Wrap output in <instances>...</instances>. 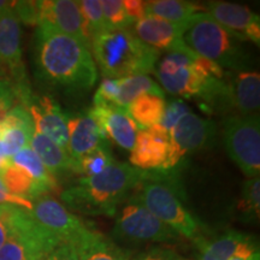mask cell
<instances>
[{"label":"cell","instance_id":"cell-1","mask_svg":"<svg viewBox=\"0 0 260 260\" xmlns=\"http://www.w3.org/2000/svg\"><path fill=\"white\" fill-rule=\"evenodd\" d=\"M35 65L41 80L68 89H89L98 79L90 48L44 24L35 32Z\"/></svg>","mask_w":260,"mask_h":260},{"label":"cell","instance_id":"cell-2","mask_svg":"<svg viewBox=\"0 0 260 260\" xmlns=\"http://www.w3.org/2000/svg\"><path fill=\"white\" fill-rule=\"evenodd\" d=\"M146 171L128 162L113 161L95 176L82 177L76 186L65 189L61 200L69 209L88 216H115L117 206L145 177Z\"/></svg>","mask_w":260,"mask_h":260},{"label":"cell","instance_id":"cell-3","mask_svg":"<svg viewBox=\"0 0 260 260\" xmlns=\"http://www.w3.org/2000/svg\"><path fill=\"white\" fill-rule=\"evenodd\" d=\"M178 172L146 171L145 177L132 191L129 198L139 201L155 218L195 242L201 235L200 222L186 206V193L178 180Z\"/></svg>","mask_w":260,"mask_h":260},{"label":"cell","instance_id":"cell-4","mask_svg":"<svg viewBox=\"0 0 260 260\" xmlns=\"http://www.w3.org/2000/svg\"><path fill=\"white\" fill-rule=\"evenodd\" d=\"M181 40L188 50L222 69L242 73L252 67L242 41L217 23L207 11L198 12L184 24Z\"/></svg>","mask_w":260,"mask_h":260},{"label":"cell","instance_id":"cell-5","mask_svg":"<svg viewBox=\"0 0 260 260\" xmlns=\"http://www.w3.org/2000/svg\"><path fill=\"white\" fill-rule=\"evenodd\" d=\"M90 50L105 79H123L154 73L159 51L141 42L130 30H115L94 38Z\"/></svg>","mask_w":260,"mask_h":260},{"label":"cell","instance_id":"cell-6","mask_svg":"<svg viewBox=\"0 0 260 260\" xmlns=\"http://www.w3.org/2000/svg\"><path fill=\"white\" fill-rule=\"evenodd\" d=\"M223 139L229 157L249 178L260 172V123L256 115H229L223 121Z\"/></svg>","mask_w":260,"mask_h":260},{"label":"cell","instance_id":"cell-7","mask_svg":"<svg viewBox=\"0 0 260 260\" xmlns=\"http://www.w3.org/2000/svg\"><path fill=\"white\" fill-rule=\"evenodd\" d=\"M216 136V125L210 119L187 113L170 130L169 151L160 171L178 172L189 155L209 147Z\"/></svg>","mask_w":260,"mask_h":260},{"label":"cell","instance_id":"cell-8","mask_svg":"<svg viewBox=\"0 0 260 260\" xmlns=\"http://www.w3.org/2000/svg\"><path fill=\"white\" fill-rule=\"evenodd\" d=\"M60 243L35 222L29 211L19 209L14 234L0 247V260H44Z\"/></svg>","mask_w":260,"mask_h":260},{"label":"cell","instance_id":"cell-9","mask_svg":"<svg viewBox=\"0 0 260 260\" xmlns=\"http://www.w3.org/2000/svg\"><path fill=\"white\" fill-rule=\"evenodd\" d=\"M123 209L117 214L113 235L128 241L170 242L177 239V234L146 209L142 204L128 198Z\"/></svg>","mask_w":260,"mask_h":260},{"label":"cell","instance_id":"cell-10","mask_svg":"<svg viewBox=\"0 0 260 260\" xmlns=\"http://www.w3.org/2000/svg\"><path fill=\"white\" fill-rule=\"evenodd\" d=\"M31 201L32 209L29 212L32 218L61 243L74 245L89 228L50 195H42Z\"/></svg>","mask_w":260,"mask_h":260},{"label":"cell","instance_id":"cell-11","mask_svg":"<svg viewBox=\"0 0 260 260\" xmlns=\"http://www.w3.org/2000/svg\"><path fill=\"white\" fill-rule=\"evenodd\" d=\"M105 146H110L109 139L90 110L68 116V154L73 160L74 172L84 155Z\"/></svg>","mask_w":260,"mask_h":260},{"label":"cell","instance_id":"cell-12","mask_svg":"<svg viewBox=\"0 0 260 260\" xmlns=\"http://www.w3.org/2000/svg\"><path fill=\"white\" fill-rule=\"evenodd\" d=\"M15 3V2H14ZM21 22L10 8L0 14V68L16 86H24Z\"/></svg>","mask_w":260,"mask_h":260},{"label":"cell","instance_id":"cell-13","mask_svg":"<svg viewBox=\"0 0 260 260\" xmlns=\"http://www.w3.org/2000/svg\"><path fill=\"white\" fill-rule=\"evenodd\" d=\"M209 14L217 23L243 41L260 42V18L246 6L226 2L207 3Z\"/></svg>","mask_w":260,"mask_h":260},{"label":"cell","instance_id":"cell-14","mask_svg":"<svg viewBox=\"0 0 260 260\" xmlns=\"http://www.w3.org/2000/svg\"><path fill=\"white\" fill-rule=\"evenodd\" d=\"M169 151V133L160 124L139 130L130 153V165L142 171H158L164 167Z\"/></svg>","mask_w":260,"mask_h":260},{"label":"cell","instance_id":"cell-15","mask_svg":"<svg viewBox=\"0 0 260 260\" xmlns=\"http://www.w3.org/2000/svg\"><path fill=\"white\" fill-rule=\"evenodd\" d=\"M38 25H48L63 34L82 41L88 46L86 37H84V21L77 2L41 0V2H38Z\"/></svg>","mask_w":260,"mask_h":260},{"label":"cell","instance_id":"cell-16","mask_svg":"<svg viewBox=\"0 0 260 260\" xmlns=\"http://www.w3.org/2000/svg\"><path fill=\"white\" fill-rule=\"evenodd\" d=\"M25 107L30 113L34 128L56 142L68 153V116L50 96L34 98L31 95Z\"/></svg>","mask_w":260,"mask_h":260},{"label":"cell","instance_id":"cell-17","mask_svg":"<svg viewBox=\"0 0 260 260\" xmlns=\"http://www.w3.org/2000/svg\"><path fill=\"white\" fill-rule=\"evenodd\" d=\"M229 112L235 115H255L260 105V75L256 71L230 73L224 76Z\"/></svg>","mask_w":260,"mask_h":260},{"label":"cell","instance_id":"cell-18","mask_svg":"<svg viewBox=\"0 0 260 260\" xmlns=\"http://www.w3.org/2000/svg\"><path fill=\"white\" fill-rule=\"evenodd\" d=\"M90 111L100 123L107 139L125 151L132 152L139 126L133 121L126 110L116 105H107L93 106Z\"/></svg>","mask_w":260,"mask_h":260},{"label":"cell","instance_id":"cell-19","mask_svg":"<svg viewBox=\"0 0 260 260\" xmlns=\"http://www.w3.org/2000/svg\"><path fill=\"white\" fill-rule=\"evenodd\" d=\"M32 132L34 122L27 107L22 104L15 105L0 121V144L8 158L29 146Z\"/></svg>","mask_w":260,"mask_h":260},{"label":"cell","instance_id":"cell-20","mask_svg":"<svg viewBox=\"0 0 260 260\" xmlns=\"http://www.w3.org/2000/svg\"><path fill=\"white\" fill-rule=\"evenodd\" d=\"M183 29L184 24L171 23L154 16H145L134 23L135 37L157 51L176 52Z\"/></svg>","mask_w":260,"mask_h":260},{"label":"cell","instance_id":"cell-21","mask_svg":"<svg viewBox=\"0 0 260 260\" xmlns=\"http://www.w3.org/2000/svg\"><path fill=\"white\" fill-rule=\"evenodd\" d=\"M73 246L79 260H130L128 251L90 228Z\"/></svg>","mask_w":260,"mask_h":260},{"label":"cell","instance_id":"cell-22","mask_svg":"<svg viewBox=\"0 0 260 260\" xmlns=\"http://www.w3.org/2000/svg\"><path fill=\"white\" fill-rule=\"evenodd\" d=\"M29 146L39 159L45 165V168L53 175H63L68 171H73V160H71L69 154L61 149L56 142L48 139L46 135L39 132L34 128Z\"/></svg>","mask_w":260,"mask_h":260},{"label":"cell","instance_id":"cell-23","mask_svg":"<svg viewBox=\"0 0 260 260\" xmlns=\"http://www.w3.org/2000/svg\"><path fill=\"white\" fill-rule=\"evenodd\" d=\"M165 96L145 93L136 98L126 107V112L136 124L148 129L161 122L165 111Z\"/></svg>","mask_w":260,"mask_h":260},{"label":"cell","instance_id":"cell-24","mask_svg":"<svg viewBox=\"0 0 260 260\" xmlns=\"http://www.w3.org/2000/svg\"><path fill=\"white\" fill-rule=\"evenodd\" d=\"M247 236L246 234L229 230L213 240L200 237L195 241L200 251L199 260H229L236 254L240 243L245 241Z\"/></svg>","mask_w":260,"mask_h":260},{"label":"cell","instance_id":"cell-25","mask_svg":"<svg viewBox=\"0 0 260 260\" xmlns=\"http://www.w3.org/2000/svg\"><path fill=\"white\" fill-rule=\"evenodd\" d=\"M200 11L201 6L183 0L145 2L146 16H154L175 24H186L195 14Z\"/></svg>","mask_w":260,"mask_h":260},{"label":"cell","instance_id":"cell-26","mask_svg":"<svg viewBox=\"0 0 260 260\" xmlns=\"http://www.w3.org/2000/svg\"><path fill=\"white\" fill-rule=\"evenodd\" d=\"M0 178L12 194L25 198V199L34 200L48 193L27 171L12 164L11 160L0 171Z\"/></svg>","mask_w":260,"mask_h":260},{"label":"cell","instance_id":"cell-27","mask_svg":"<svg viewBox=\"0 0 260 260\" xmlns=\"http://www.w3.org/2000/svg\"><path fill=\"white\" fill-rule=\"evenodd\" d=\"M119 90L116 100V106L126 110L130 103H133L136 98L145 93L157 94L165 96L164 90L157 82H154L147 75H134L118 79Z\"/></svg>","mask_w":260,"mask_h":260},{"label":"cell","instance_id":"cell-28","mask_svg":"<svg viewBox=\"0 0 260 260\" xmlns=\"http://www.w3.org/2000/svg\"><path fill=\"white\" fill-rule=\"evenodd\" d=\"M10 160L12 164L17 165V167L27 171L48 193L58 189L57 178L45 168V165L42 164V161L35 154V152L30 148V146L22 148Z\"/></svg>","mask_w":260,"mask_h":260},{"label":"cell","instance_id":"cell-29","mask_svg":"<svg viewBox=\"0 0 260 260\" xmlns=\"http://www.w3.org/2000/svg\"><path fill=\"white\" fill-rule=\"evenodd\" d=\"M84 21V37L90 48L93 39L111 31L104 16L100 0H82L77 2Z\"/></svg>","mask_w":260,"mask_h":260},{"label":"cell","instance_id":"cell-30","mask_svg":"<svg viewBox=\"0 0 260 260\" xmlns=\"http://www.w3.org/2000/svg\"><path fill=\"white\" fill-rule=\"evenodd\" d=\"M236 210L246 222H255L259 219L260 211V180L259 177L248 178L243 183L242 193L237 201Z\"/></svg>","mask_w":260,"mask_h":260},{"label":"cell","instance_id":"cell-31","mask_svg":"<svg viewBox=\"0 0 260 260\" xmlns=\"http://www.w3.org/2000/svg\"><path fill=\"white\" fill-rule=\"evenodd\" d=\"M115 161L111 152H110V146L100 147L92 152V153L84 155L81 160L77 162L75 172L81 174L83 177L95 176L109 168L112 162Z\"/></svg>","mask_w":260,"mask_h":260},{"label":"cell","instance_id":"cell-32","mask_svg":"<svg viewBox=\"0 0 260 260\" xmlns=\"http://www.w3.org/2000/svg\"><path fill=\"white\" fill-rule=\"evenodd\" d=\"M102 8L105 16L107 24L111 31L115 30H129L135 22L126 15L124 5L121 0H103Z\"/></svg>","mask_w":260,"mask_h":260},{"label":"cell","instance_id":"cell-33","mask_svg":"<svg viewBox=\"0 0 260 260\" xmlns=\"http://www.w3.org/2000/svg\"><path fill=\"white\" fill-rule=\"evenodd\" d=\"M189 107L182 100H171L165 105L164 116H162L161 122L159 123L170 134V130L180 122V119L187 113H189Z\"/></svg>","mask_w":260,"mask_h":260},{"label":"cell","instance_id":"cell-34","mask_svg":"<svg viewBox=\"0 0 260 260\" xmlns=\"http://www.w3.org/2000/svg\"><path fill=\"white\" fill-rule=\"evenodd\" d=\"M119 84L116 79H104L93 98L94 107L116 105Z\"/></svg>","mask_w":260,"mask_h":260},{"label":"cell","instance_id":"cell-35","mask_svg":"<svg viewBox=\"0 0 260 260\" xmlns=\"http://www.w3.org/2000/svg\"><path fill=\"white\" fill-rule=\"evenodd\" d=\"M18 212L19 207L0 205V247L14 234Z\"/></svg>","mask_w":260,"mask_h":260},{"label":"cell","instance_id":"cell-36","mask_svg":"<svg viewBox=\"0 0 260 260\" xmlns=\"http://www.w3.org/2000/svg\"><path fill=\"white\" fill-rule=\"evenodd\" d=\"M12 10L21 23L28 25H38V2H15Z\"/></svg>","mask_w":260,"mask_h":260},{"label":"cell","instance_id":"cell-37","mask_svg":"<svg viewBox=\"0 0 260 260\" xmlns=\"http://www.w3.org/2000/svg\"><path fill=\"white\" fill-rule=\"evenodd\" d=\"M0 205H8V206L19 207V209H23L27 211H31L32 209L31 200L12 194L11 191L5 187V184L3 183L2 178H0Z\"/></svg>","mask_w":260,"mask_h":260},{"label":"cell","instance_id":"cell-38","mask_svg":"<svg viewBox=\"0 0 260 260\" xmlns=\"http://www.w3.org/2000/svg\"><path fill=\"white\" fill-rule=\"evenodd\" d=\"M181 258L172 249L169 248H153L145 254L139 255L134 260H180Z\"/></svg>","mask_w":260,"mask_h":260},{"label":"cell","instance_id":"cell-39","mask_svg":"<svg viewBox=\"0 0 260 260\" xmlns=\"http://www.w3.org/2000/svg\"><path fill=\"white\" fill-rule=\"evenodd\" d=\"M47 260H79L71 243H60L50 253Z\"/></svg>","mask_w":260,"mask_h":260},{"label":"cell","instance_id":"cell-40","mask_svg":"<svg viewBox=\"0 0 260 260\" xmlns=\"http://www.w3.org/2000/svg\"><path fill=\"white\" fill-rule=\"evenodd\" d=\"M123 5H124L126 15L134 22L140 21L146 16L145 2H141V0H125V2H123Z\"/></svg>","mask_w":260,"mask_h":260},{"label":"cell","instance_id":"cell-41","mask_svg":"<svg viewBox=\"0 0 260 260\" xmlns=\"http://www.w3.org/2000/svg\"><path fill=\"white\" fill-rule=\"evenodd\" d=\"M9 162H10V158H8V155L5 154L4 148H3L2 144H0V171H2L3 169L9 164Z\"/></svg>","mask_w":260,"mask_h":260},{"label":"cell","instance_id":"cell-42","mask_svg":"<svg viewBox=\"0 0 260 260\" xmlns=\"http://www.w3.org/2000/svg\"><path fill=\"white\" fill-rule=\"evenodd\" d=\"M229 260H248V259H242V258H240V256H232V258H230ZM249 260H260V259H249Z\"/></svg>","mask_w":260,"mask_h":260},{"label":"cell","instance_id":"cell-43","mask_svg":"<svg viewBox=\"0 0 260 260\" xmlns=\"http://www.w3.org/2000/svg\"><path fill=\"white\" fill-rule=\"evenodd\" d=\"M3 69H2V68H0V71H2ZM0 77H5V76H3V75L2 74H0ZM5 79H8V77H5Z\"/></svg>","mask_w":260,"mask_h":260},{"label":"cell","instance_id":"cell-44","mask_svg":"<svg viewBox=\"0 0 260 260\" xmlns=\"http://www.w3.org/2000/svg\"><path fill=\"white\" fill-rule=\"evenodd\" d=\"M180 260H184V259H180Z\"/></svg>","mask_w":260,"mask_h":260},{"label":"cell","instance_id":"cell-45","mask_svg":"<svg viewBox=\"0 0 260 260\" xmlns=\"http://www.w3.org/2000/svg\"><path fill=\"white\" fill-rule=\"evenodd\" d=\"M44 260H47V258H46V259H44Z\"/></svg>","mask_w":260,"mask_h":260}]
</instances>
